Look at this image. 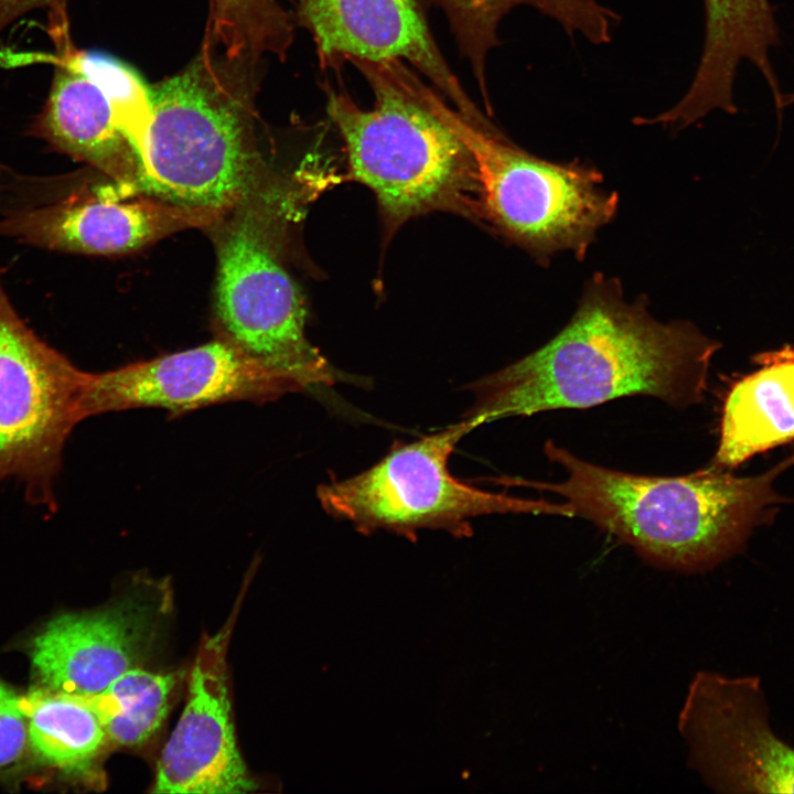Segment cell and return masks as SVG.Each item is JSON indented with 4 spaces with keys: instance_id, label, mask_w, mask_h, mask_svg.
<instances>
[{
    "instance_id": "ac0fdd59",
    "label": "cell",
    "mask_w": 794,
    "mask_h": 794,
    "mask_svg": "<svg viewBox=\"0 0 794 794\" xmlns=\"http://www.w3.org/2000/svg\"><path fill=\"white\" fill-rule=\"evenodd\" d=\"M444 13L459 51L470 63L479 92L491 107L486 77L489 53L501 44L497 30L503 18L519 6H528L557 21L570 36L592 39L607 20V8L598 0H431Z\"/></svg>"
},
{
    "instance_id": "603a6c76",
    "label": "cell",
    "mask_w": 794,
    "mask_h": 794,
    "mask_svg": "<svg viewBox=\"0 0 794 794\" xmlns=\"http://www.w3.org/2000/svg\"><path fill=\"white\" fill-rule=\"evenodd\" d=\"M68 0H0V32L23 14L49 9L50 24L68 23L66 12Z\"/></svg>"
},
{
    "instance_id": "52a82bcc",
    "label": "cell",
    "mask_w": 794,
    "mask_h": 794,
    "mask_svg": "<svg viewBox=\"0 0 794 794\" xmlns=\"http://www.w3.org/2000/svg\"><path fill=\"white\" fill-rule=\"evenodd\" d=\"M479 425L463 421L396 444L380 461L354 476L322 484L318 498L334 518L362 533L387 530L414 536L420 529L471 534L470 519L490 514H547L573 517L572 508L480 490L454 478L449 459L460 440Z\"/></svg>"
},
{
    "instance_id": "7c38bea8",
    "label": "cell",
    "mask_w": 794,
    "mask_h": 794,
    "mask_svg": "<svg viewBox=\"0 0 794 794\" xmlns=\"http://www.w3.org/2000/svg\"><path fill=\"white\" fill-rule=\"evenodd\" d=\"M127 197L112 189L83 185L61 197L6 210L0 236L53 251L110 256L183 229H206L221 218L148 195Z\"/></svg>"
},
{
    "instance_id": "7402d4cb",
    "label": "cell",
    "mask_w": 794,
    "mask_h": 794,
    "mask_svg": "<svg viewBox=\"0 0 794 794\" xmlns=\"http://www.w3.org/2000/svg\"><path fill=\"white\" fill-rule=\"evenodd\" d=\"M29 744L21 697L0 679V773L17 768Z\"/></svg>"
},
{
    "instance_id": "d6986e66",
    "label": "cell",
    "mask_w": 794,
    "mask_h": 794,
    "mask_svg": "<svg viewBox=\"0 0 794 794\" xmlns=\"http://www.w3.org/2000/svg\"><path fill=\"white\" fill-rule=\"evenodd\" d=\"M21 708L31 750L61 772L88 771L108 741L98 717L78 696L39 689L21 697Z\"/></svg>"
},
{
    "instance_id": "5bb4252c",
    "label": "cell",
    "mask_w": 794,
    "mask_h": 794,
    "mask_svg": "<svg viewBox=\"0 0 794 794\" xmlns=\"http://www.w3.org/2000/svg\"><path fill=\"white\" fill-rule=\"evenodd\" d=\"M234 621L235 615L202 640L185 707L158 761L153 793H247L257 786L239 753L230 712L226 656Z\"/></svg>"
},
{
    "instance_id": "8992f818",
    "label": "cell",
    "mask_w": 794,
    "mask_h": 794,
    "mask_svg": "<svg viewBox=\"0 0 794 794\" xmlns=\"http://www.w3.org/2000/svg\"><path fill=\"white\" fill-rule=\"evenodd\" d=\"M427 96L472 155L479 218L544 265L562 250L583 259L618 208L619 196L602 189L601 173L578 161L537 158L490 120L469 121L429 86Z\"/></svg>"
},
{
    "instance_id": "e0dca14e",
    "label": "cell",
    "mask_w": 794,
    "mask_h": 794,
    "mask_svg": "<svg viewBox=\"0 0 794 794\" xmlns=\"http://www.w3.org/2000/svg\"><path fill=\"white\" fill-rule=\"evenodd\" d=\"M762 365L727 396L713 464L733 468L794 438V357L780 351L757 356Z\"/></svg>"
},
{
    "instance_id": "ffe728a7",
    "label": "cell",
    "mask_w": 794,
    "mask_h": 794,
    "mask_svg": "<svg viewBox=\"0 0 794 794\" xmlns=\"http://www.w3.org/2000/svg\"><path fill=\"white\" fill-rule=\"evenodd\" d=\"M296 20L280 0H208L202 42L230 58L285 61L293 43Z\"/></svg>"
},
{
    "instance_id": "9c48e42d",
    "label": "cell",
    "mask_w": 794,
    "mask_h": 794,
    "mask_svg": "<svg viewBox=\"0 0 794 794\" xmlns=\"http://www.w3.org/2000/svg\"><path fill=\"white\" fill-rule=\"evenodd\" d=\"M52 37L58 54L51 86L28 135L99 170L128 195L140 178L150 86L116 57L77 50L69 32Z\"/></svg>"
},
{
    "instance_id": "5b68a950",
    "label": "cell",
    "mask_w": 794,
    "mask_h": 794,
    "mask_svg": "<svg viewBox=\"0 0 794 794\" xmlns=\"http://www.w3.org/2000/svg\"><path fill=\"white\" fill-rule=\"evenodd\" d=\"M294 195L277 180L206 229L217 256V335L303 391L339 379L305 336L304 301L283 262L288 223L297 212Z\"/></svg>"
},
{
    "instance_id": "8fae6325",
    "label": "cell",
    "mask_w": 794,
    "mask_h": 794,
    "mask_svg": "<svg viewBox=\"0 0 794 794\" xmlns=\"http://www.w3.org/2000/svg\"><path fill=\"white\" fill-rule=\"evenodd\" d=\"M298 391L286 377L227 339L90 373L83 400L85 419L110 411L161 408L181 415L227 403H267Z\"/></svg>"
},
{
    "instance_id": "30bf717a",
    "label": "cell",
    "mask_w": 794,
    "mask_h": 794,
    "mask_svg": "<svg viewBox=\"0 0 794 794\" xmlns=\"http://www.w3.org/2000/svg\"><path fill=\"white\" fill-rule=\"evenodd\" d=\"M678 728L689 765L711 790L794 794V747L773 730L759 676L698 672Z\"/></svg>"
},
{
    "instance_id": "6da1fadb",
    "label": "cell",
    "mask_w": 794,
    "mask_h": 794,
    "mask_svg": "<svg viewBox=\"0 0 794 794\" xmlns=\"http://www.w3.org/2000/svg\"><path fill=\"white\" fill-rule=\"evenodd\" d=\"M646 304L627 302L618 279L594 275L555 337L470 386L475 401L465 417L481 426L635 395L676 408L701 401L720 344L688 321H657Z\"/></svg>"
},
{
    "instance_id": "2e32d148",
    "label": "cell",
    "mask_w": 794,
    "mask_h": 794,
    "mask_svg": "<svg viewBox=\"0 0 794 794\" xmlns=\"http://www.w3.org/2000/svg\"><path fill=\"white\" fill-rule=\"evenodd\" d=\"M705 41L690 94L710 105L734 98V79L741 61H749L764 78L770 93L781 86L770 57L780 43L769 0H704Z\"/></svg>"
},
{
    "instance_id": "277c9868",
    "label": "cell",
    "mask_w": 794,
    "mask_h": 794,
    "mask_svg": "<svg viewBox=\"0 0 794 794\" xmlns=\"http://www.w3.org/2000/svg\"><path fill=\"white\" fill-rule=\"evenodd\" d=\"M374 94L361 108L345 90L322 85L354 180L374 193L387 232L434 211L479 218L472 155L430 103L427 85L399 60L348 61Z\"/></svg>"
},
{
    "instance_id": "7a4b0ae2",
    "label": "cell",
    "mask_w": 794,
    "mask_h": 794,
    "mask_svg": "<svg viewBox=\"0 0 794 794\" xmlns=\"http://www.w3.org/2000/svg\"><path fill=\"white\" fill-rule=\"evenodd\" d=\"M544 452L567 472L565 481L500 482L556 493L573 516L629 544L645 561L683 572L708 570L740 552L779 504L773 481L794 464L793 454L755 476L739 478L715 464L682 476H651L587 462L550 440Z\"/></svg>"
},
{
    "instance_id": "cb8c5ba5",
    "label": "cell",
    "mask_w": 794,
    "mask_h": 794,
    "mask_svg": "<svg viewBox=\"0 0 794 794\" xmlns=\"http://www.w3.org/2000/svg\"><path fill=\"white\" fill-rule=\"evenodd\" d=\"M780 352L786 356L794 357V347L792 346H785L781 348Z\"/></svg>"
},
{
    "instance_id": "3957f363",
    "label": "cell",
    "mask_w": 794,
    "mask_h": 794,
    "mask_svg": "<svg viewBox=\"0 0 794 794\" xmlns=\"http://www.w3.org/2000/svg\"><path fill=\"white\" fill-rule=\"evenodd\" d=\"M262 75L264 62L230 58L202 42L182 69L150 86L140 178L127 196L223 217L277 181L256 136Z\"/></svg>"
},
{
    "instance_id": "ba28073f",
    "label": "cell",
    "mask_w": 794,
    "mask_h": 794,
    "mask_svg": "<svg viewBox=\"0 0 794 794\" xmlns=\"http://www.w3.org/2000/svg\"><path fill=\"white\" fill-rule=\"evenodd\" d=\"M89 374L24 322L0 269V481L15 479L25 501L50 513L65 443L85 419Z\"/></svg>"
},
{
    "instance_id": "4fadbf2b",
    "label": "cell",
    "mask_w": 794,
    "mask_h": 794,
    "mask_svg": "<svg viewBox=\"0 0 794 794\" xmlns=\"http://www.w3.org/2000/svg\"><path fill=\"white\" fill-rule=\"evenodd\" d=\"M296 22L315 45L322 69L343 62L399 60L422 74L466 119L476 107L439 50L417 0H293Z\"/></svg>"
},
{
    "instance_id": "44dd1931",
    "label": "cell",
    "mask_w": 794,
    "mask_h": 794,
    "mask_svg": "<svg viewBox=\"0 0 794 794\" xmlns=\"http://www.w3.org/2000/svg\"><path fill=\"white\" fill-rule=\"evenodd\" d=\"M176 680L174 673L133 667L101 691L78 697L96 713L108 741L135 747L146 742L162 725Z\"/></svg>"
},
{
    "instance_id": "9a60e30c",
    "label": "cell",
    "mask_w": 794,
    "mask_h": 794,
    "mask_svg": "<svg viewBox=\"0 0 794 794\" xmlns=\"http://www.w3.org/2000/svg\"><path fill=\"white\" fill-rule=\"evenodd\" d=\"M155 618L153 605L131 597L99 611L52 620L31 646L44 688L75 696L101 691L136 667Z\"/></svg>"
}]
</instances>
